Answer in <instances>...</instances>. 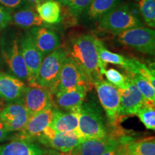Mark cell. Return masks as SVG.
Instances as JSON below:
<instances>
[{"mask_svg": "<svg viewBox=\"0 0 155 155\" xmlns=\"http://www.w3.org/2000/svg\"><path fill=\"white\" fill-rule=\"evenodd\" d=\"M68 55L76 63L92 83L103 78L106 65L98 58L96 46V37L90 34L81 35L71 40Z\"/></svg>", "mask_w": 155, "mask_h": 155, "instance_id": "1", "label": "cell"}, {"mask_svg": "<svg viewBox=\"0 0 155 155\" xmlns=\"http://www.w3.org/2000/svg\"><path fill=\"white\" fill-rule=\"evenodd\" d=\"M78 127L84 139L103 138L108 135L106 116L96 101H83L79 111Z\"/></svg>", "mask_w": 155, "mask_h": 155, "instance_id": "2", "label": "cell"}, {"mask_svg": "<svg viewBox=\"0 0 155 155\" xmlns=\"http://www.w3.org/2000/svg\"><path fill=\"white\" fill-rule=\"evenodd\" d=\"M143 26L140 19L128 5H119L104 15L99 20L98 28L104 32L116 35Z\"/></svg>", "mask_w": 155, "mask_h": 155, "instance_id": "3", "label": "cell"}, {"mask_svg": "<svg viewBox=\"0 0 155 155\" xmlns=\"http://www.w3.org/2000/svg\"><path fill=\"white\" fill-rule=\"evenodd\" d=\"M68 55L67 50L60 47L45 56L40 64L36 84L48 88L53 96L57 88L62 66Z\"/></svg>", "mask_w": 155, "mask_h": 155, "instance_id": "4", "label": "cell"}, {"mask_svg": "<svg viewBox=\"0 0 155 155\" xmlns=\"http://www.w3.org/2000/svg\"><path fill=\"white\" fill-rule=\"evenodd\" d=\"M2 60L12 74L20 80L28 81V71L20 48V38L15 33H5L0 39Z\"/></svg>", "mask_w": 155, "mask_h": 155, "instance_id": "5", "label": "cell"}, {"mask_svg": "<svg viewBox=\"0 0 155 155\" xmlns=\"http://www.w3.org/2000/svg\"><path fill=\"white\" fill-rule=\"evenodd\" d=\"M93 86L96 88L101 105L106 113L107 122L111 127H118L123 120L120 111L119 89L103 78L94 81Z\"/></svg>", "mask_w": 155, "mask_h": 155, "instance_id": "6", "label": "cell"}, {"mask_svg": "<svg viewBox=\"0 0 155 155\" xmlns=\"http://www.w3.org/2000/svg\"><path fill=\"white\" fill-rule=\"evenodd\" d=\"M120 43L132 48L141 53L154 55L155 53V32L154 29L137 27L117 35Z\"/></svg>", "mask_w": 155, "mask_h": 155, "instance_id": "7", "label": "cell"}, {"mask_svg": "<svg viewBox=\"0 0 155 155\" xmlns=\"http://www.w3.org/2000/svg\"><path fill=\"white\" fill-rule=\"evenodd\" d=\"M92 87V83L88 77L79 68L72 58L68 55L62 66L55 94L58 92L75 88H85L91 91Z\"/></svg>", "mask_w": 155, "mask_h": 155, "instance_id": "8", "label": "cell"}, {"mask_svg": "<svg viewBox=\"0 0 155 155\" xmlns=\"http://www.w3.org/2000/svg\"><path fill=\"white\" fill-rule=\"evenodd\" d=\"M81 136L74 133L58 132L48 127L37 139L45 147L63 154H71L81 141L84 140Z\"/></svg>", "mask_w": 155, "mask_h": 155, "instance_id": "9", "label": "cell"}, {"mask_svg": "<svg viewBox=\"0 0 155 155\" xmlns=\"http://www.w3.org/2000/svg\"><path fill=\"white\" fill-rule=\"evenodd\" d=\"M22 100L30 116L45 111L54 106V96L48 88L38 84L25 88Z\"/></svg>", "mask_w": 155, "mask_h": 155, "instance_id": "10", "label": "cell"}, {"mask_svg": "<svg viewBox=\"0 0 155 155\" xmlns=\"http://www.w3.org/2000/svg\"><path fill=\"white\" fill-rule=\"evenodd\" d=\"M29 118L30 115L20 98L0 110V127L11 133L19 131L25 127Z\"/></svg>", "mask_w": 155, "mask_h": 155, "instance_id": "11", "label": "cell"}, {"mask_svg": "<svg viewBox=\"0 0 155 155\" xmlns=\"http://www.w3.org/2000/svg\"><path fill=\"white\" fill-rule=\"evenodd\" d=\"M20 48L28 71V82L29 84H36L39 68L45 56L35 45L29 32H25L20 38Z\"/></svg>", "mask_w": 155, "mask_h": 155, "instance_id": "12", "label": "cell"}, {"mask_svg": "<svg viewBox=\"0 0 155 155\" xmlns=\"http://www.w3.org/2000/svg\"><path fill=\"white\" fill-rule=\"evenodd\" d=\"M127 86L124 89H119L120 96V111L122 117L129 115H135L137 112L144 105H150L147 104L144 96L139 91L127 75Z\"/></svg>", "mask_w": 155, "mask_h": 155, "instance_id": "13", "label": "cell"}, {"mask_svg": "<svg viewBox=\"0 0 155 155\" xmlns=\"http://www.w3.org/2000/svg\"><path fill=\"white\" fill-rule=\"evenodd\" d=\"M53 120V108L30 116L28 122L19 132L15 139H24L33 141L42 134L43 131L49 127Z\"/></svg>", "mask_w": 155, "mask_h": 155, "instance_id": "14", "label": "cell"}, {"mask_svg": "<svg viewBox=\"0 0 155 155\" xmlns=\"http://www.w3.org/2000/svg\"><path fill=\"white\" fill-rule=\"evenodd\" d=\"M29 32L35 45L44 56L61 47V37L52 29L42 26L35 27Z\"/></svg>", "mask_w": 155, "mask_h": 155, "instance_id": "15", "label": "cell"}, {"mask_svg": "<svg viewBox=\"0 0 155 155\" xmlns=\"http://www.w3.org/2000/svg\"><path fill=\"white\" fill-rule=\"evenodd\" d=\"M88 91L85 88H75L56 93L54 95L53 106L64 111L79 113Z\"/></svg>", "mask_w": 155, "mask_h": 155, "instance_id": "16", "label": "cell"}, {"mask_svg": "<svg viewBox=\"0 0 155 155\" xmlns=\"http://www.w3.org/2000/svg\"><path fill=\"white\" fill-rule=\"evenodd\" d=\"M26 85L22 80L5 72H0V99L14 102L22 98Z\"/></svg>", "mask_w": 155, "mask_h": 155, "instance_id": "17", "label": "cell"}, {"mask_svg": "<svg viewBox=\"0 0 155 155\" xmlns=\"http://www.w3.org/2000/svg\"><path fill=\"white\" fill-rule=\"evenodd\" d=\"M78 120L79 113L64 111L53 106V120L50 123V127L58 132L74 133L83 137L79 130Z\"/></svg>", "mask_w": 155, "mask_h": 155, "instance_id": "18", "label": "cell"}, {"mask_svg": "<svg viewBox=\"0 0 155 155\" xmlns=\"http://www.w3.org/2000/svg\"><path fill=\"white\" fill-rule=\"evenodd\" d=\"M118 142L111 135L98 139H85L71 152V155H101Z\"/></svg>", "mask_w": 155, "mask_h": 155, "instance_id": "19", "label": "cell"}, {"mask_svg": "<svg viewBox=\"0 0 155 155\" xmlns=\"http://www.w3.org/2000/svg\"><path fill=\"white\" fill-rule=\"evenodd\" d=\"M48 151L33 141L14 139L8 144L0 145V155H46Z\"/></svg>", "mask_w": 155, "mask_h": 155, "instance_id": "20", "label": "cell"}, {"mask_svg": "<svg viewBox=\"0 0 155 155\" xmlns=\"http://www.w3.org/2000/svg\"><path fill=\"white\" fill-rule=\"evenodd\" d=\"M119 150L127 155H155L154 137L119 142Z\"/></svg>", "mask_w": 155, "mask_h": 155, "instance_id": "21", "label": "cell"}, {"mask_svg": "<svg viewBox=\"0 0 155 155\" xmlns=\"http://www.w3.org/2000/svg\"><path fill=\"white\" fill-rule=\"evenodd\" d=\"M12 22L22 28H31L42 26L43 22L34 7H23L12 15Z\"/></svg>", "mask_w": 155, "mask_h": 155, "instance_id": "22", "label": "cell"}, {"mask_svg": "<svg viewBox=\"0 0 155 155\" xmlns=\"http://www.w3.org/2000/svg\"><path fill=\"white\" fill-rule=\"evenodd\" d=\"M42 21L49 25H55L61 21V5L54 0H45L35 7Z\"/></svg>", "mask_w": 155, "mask_h": 155, "instance_id": "23", "label": "cell"}, {"mask_svg": "<svg viewBox=\"0 0 155 155\" xmlns=\"http://www.w3.org/2000/svg\"><path fill=\"white\" fill-rule=\"evenodd\" d=\"M121 0H93L84 12L89 19L100 20L104 15L119 5Z\"/></svg>", "mask_w": 155, "mask_h": 155, "instance_id": "24", "label": "cell"}, {"mask_svg": "<svg viewBox=\"0 0 155 155\" xmlns=\"http://www.w3.org/2000/svg\"><path fill=\"white\" fill-rule=\"evenodd\" d=\"M127 73L137 74L143 77L155 88L154 70L150 69L144 63L133 58H128L127 63L124 67Z\"/></svg>", "mask_w": 155, "mask_h": 155, "instance_id": "25", "label": "cell"}, {"mask_svg": "<svg viewBox=\"0 0 155 155\" xmlns=\"http://www.w3.org/2000/svg\"><path fill=\"white\" fill-rule=\"evenodd\" d=\"M96 46L98 52V58L101 63L106 66V64H113L119 65L124 68L127 63V59L124 56L118 53H114L109 51L104 47V44L100 40L96 38Z\"/></svg>", "mask_w": 155, "mask_h": 155, "instance_id": "26", "label": "cell"}, {"mask_svg": "<svg viewBox=\"0 0 155 155\" xmlns=\"http://www.w3.org/2000/svg\"><path fill=\"white\" fill-rule=\"evenodd\" d=\"M127 76L132 81L139 91L144 96L147 104L154 106L155 103V88H154L146 79L137 74L127 73Z\"/></svg>", "mask_w": 155, "mask_h": 155, "instance_id": "27", "label": "cell"}, {"mask_svg": "<svg viewBox=\"0 0 155 155\" xmlns=\"http://www.w3.org/2000/svg\"><path fill=\"white\" fill-rule=\"evenodd\" d=\"M139 10L149 28H155V0H140L138 2Z\"/></svg>", "mask_w": 155, "mask_h": 155, "instance_id": "28", "label": "cell"}, {"mask_svg": "<svg viewBox=\"0 0 155 155\" xmlns=\"http://www.w3.org/2000/svg\"><path fill=\"white\" fill-rule=\"evenodd\" d=\"M136 115L139 117L147 129H155V109L154 106L144 105L141 107Z\"/></svg>", "mask_w": 155, "mask_h": 155, "instance_id": "29", "label": "cell"}, {"mask_svg": "<svg viewBox=\"0 0 155 155\" xmlns=\"http://www.w3.org/2000/svg\"><path fill=\"white\" fill-rule=\"evenodd\" d=\"M104 75L106 76L108 82L116 87L118 89H124L127 88V78L117 70L114 68L106 70Z\"/></svg>", "mask_w": 155, "mask_h": 155, "instance_id": "30", "label": "cell"}, {"mask_svg": "<svg viewBox=\"0 0 155 155\" xmlns=\"http://www.w3.org/2000/svg\"><path fill=\"white\" fill-rule=\"evenodd\" d=\"M93 0H71L67 6L69 13L74 17H79L86 11Z\"/></svg>", "mask_w": 155, "mask_h": 155, "instance_id": "31", "label": "cell"}, {"mask_svg": "<svg viewBox=\"0 0 155 155\" xmlns=\"http://www.w3.org/2000/svg\"><path fill=\"white\" fill-rule=\"evenodd\" d=\"M11 22V13L5 7L0 5V30L7 28Z\"/></svg>", "mask_w": 155, "mask_h": 155, "instance_id": "32", "label": "cell"}, {"mask_svg": "<svg viewBox=\"0 0 155 155\" xmlns=\"http://www.w3.org/2000/svg\"><path fill=\"white\" fill-rule=\"evenodd\" d=\"M25 4H28L26 0H0V5L8 9L22 8Z\"/></svg>", "mask_w": 155, "mask_h": 155, "instance_id": "33", "label": "cell"}, {"mask_svg": "<svg viewBox=\"0 0 155 155\" xmlns=\"http://www.w3.org/2000/svg\"><path fill=\"white\" fill-rule=\"evenodd\" d=\"M119 146V142L116 143V144H114L113 146L108 149L105 152H104L101 155H116L117 154L118 148Z\"/></svg>", "mask_w": 155, "mask_h": 155, "instance_id": "34", "label": "cell"}, {"mask_svg": "<svg viewBox=\"0 0 155 155\" xmlns=\"http://www.w3.org/2000/svg\"><path fill=\"white\" fill-rule=\"evenodd\" d=\"M10 134L11 132H9L0 127V142H2V141L8 139L9 137H10Z\"/></svg>", "mask_w": 155, "mask_h": 155, "instance_id": "35", "label": "cell"}, {"mask_svg": "<svg viewBox=\"0 0 155 155\" xmlns=\"http://www.w3.org/2000/svg\"><path fill=\"white\" fill-rule=\"evenodd\" d=\"M26 1L29 5H32V7H35V6L42 2L45 1V0H26Z\"/></svg>", "mask_w": 155, "mask_h": 155, "instance_id": "36", "label": "cell"}, {"mask_svg": "<svg viewBox=\"0 0 155 155\" xmlns=\"http://www.w3.org/2000/svg\"><path fill=\"white\" fill-rule=\"evenodd\" d=\"M54 1L57 2L59 3L60 5H62L63 6H66L67 7L71 0H54Z\"/></svg>", "mask_w": 155, "mask_h": 155, "instance_id": "37", "label": "cell"}, {"mask_svg": "<svg viewBox=\"0 0 155 155\" xmlns=\"http://www.w3.org/2000/svg\"><path fill=\"white\" fill-rule=\"evenodd\" d=\"M50 155H71V154H63V153H58L56 152V151H55V152H52Z\"/></svg>", "mask_w": 155, "mask_h": 155, "instance_id": "38", "label": "cell"}, {"mask_svg": "<svg viewBox=\"0 0 155 155\" xmlns=\"http://www.w3.org/2000/svg\"><path fill=\"white\" fill-rule=\"evenodd\" d=\"M2 54H1V50H0V68H2Z\"/></svg>", "mask_w": 155, "mask_h": 155, "instance_id": "39", "label": "cell"}, {"mask_svg": "<svg viewBox=\"0 0 155 155\" xmlns=\"http://www.w3.org/2000/svg\"><path fill=\"white\" fill-rule=\"evenodd\" d=\"M116 155H127V154H124V153H122V152H120V151L119 150V148H118V151H117V154H116Z\"/></svg>", "mask_w": 155, "mask_h": 155, "instance_id": "40", "label": "cell"}, {"mask_svg": "<svg viewBox=\"0 0 155 155\" xmlns=\"http://www.w3.org/2000/svg\"><path fill=\"white\" fill-rule=\"evenodd\" d=\"M2 103L0 101V110L2 109Z\"/></svg>", "mask_w": 155, "mask_h": 155, "instance_id": "41", "label": "cell"}, {"mask_svg": "<svg viewBox=\"0 0 155 155\" xmlns=\"http://www.w3.org/2000/svg\"><path fill=\"white\" fill-rule=\"evenodd\" d=\"M135 1H137V2H139V1H140V0H135Z\"/></svg>", "mask_w": 155, "mask_h": 155, "instance_id": "42", "label": "cell"}]
</instances>
